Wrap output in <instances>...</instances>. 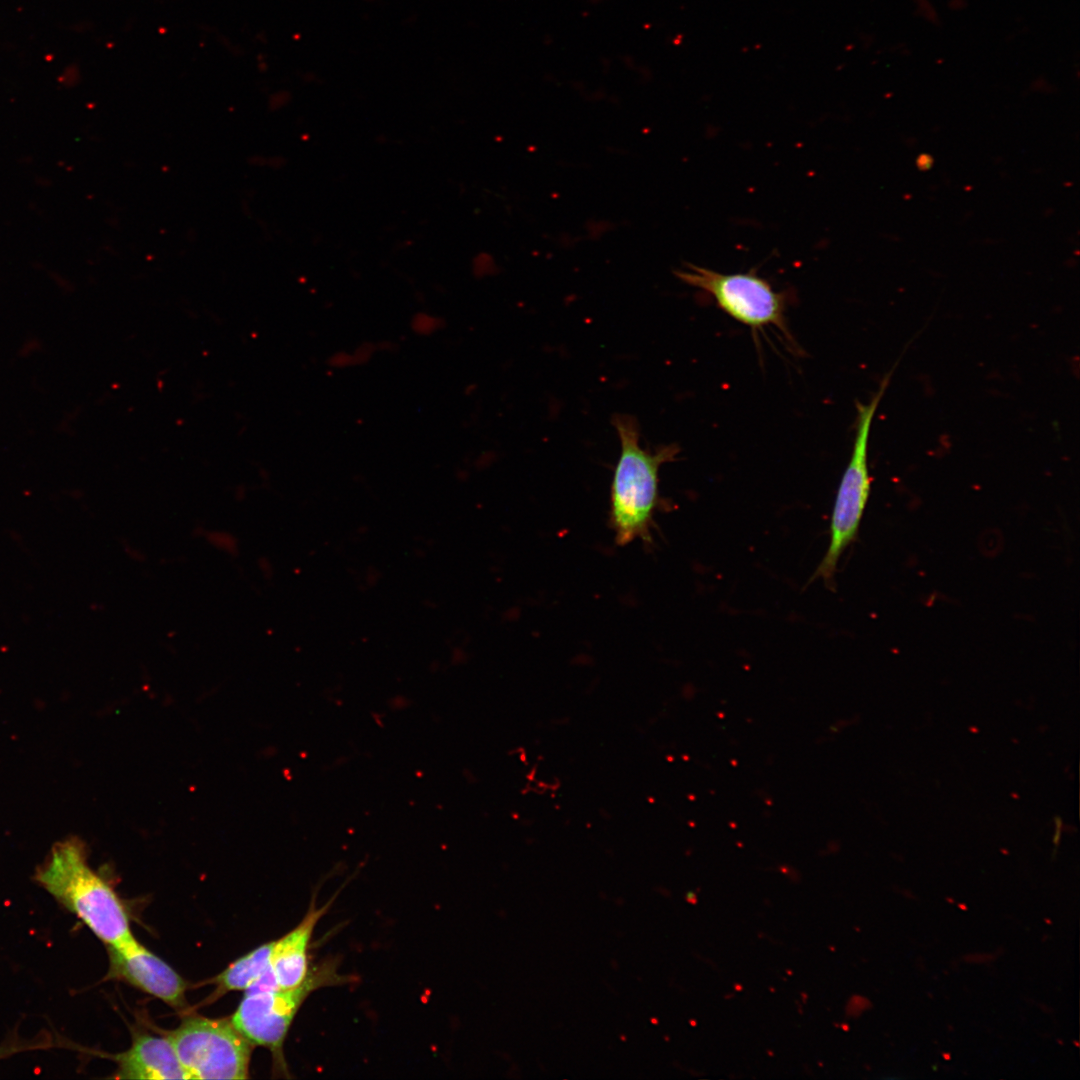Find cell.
I'll return each mask as SVG.
<instances>
[{
  "label": "cell",
  "instance_id": "cell-1",
  "mask_svg": "<svg viewBox=\"0 0 1080 1080\" xmlns=\"http://www.w3.org/2000/svg\"><path fill=\"white\" fill-rule=\"evenodd\" d=\"M35 879L107 946H118L134 938L123 902L89 866L79 840L57 842Z\"/></svg>",
  "mask_w": 1080,
  "mask_h": 1080
},
{
  "label": "cell",
  "instance_id": "cell-2",
  "mask_svg": "<svg viewBox=\"0 0 1080 1080\" xmlns=\"http://www.w3.org/2000/svg\"><path fill=\"white\" fill-rule=\"evenodd\" d=\"M621 452L610 493V524L618 546L641 539L652 542L651 529L658 507V473L662 464L676 460L680 448L664 445L654 452L640 445L638 420L628 414L612 417Z\"/></svg>",
  "mask_w": 1080,
  "mask_h": 1080
},
{
  "label": "cell",
  "instance_id": "cell-3",
  "mask_svg": "<svg viewBox=\"0 0 1080 1080\" xmlns=\"http://www.w3.org/2000/svg\"><path fill=\"white\" fill-rule=\"evenodd\" d=\"M886 375L867 403L857 402L856 433L851 457L836 494L830 523V542L811 580L822 579L832 589L837 565L845 549L856 539L870 495L868 441L872 420L889 384Z\"/></svg>",
  "mask_w": 1080,
  "mask_h": 1080
},
{
  "label": "cell",
  "instance_id": "cell-4",
  "mask_svg": "<svg viewBox=\"0 0 1080 1080\" xmlns=\"http://www.w3.org/2000/svg\"><path fill=\"white\" fill-rule=\"evenodd\" d=\"M189 1079H247L254 1044L231 1018L189 1015L167 1034Z\"/></svg>",
  "mask_w": 1080,
  "mask_h": 1080
},
{
  "label": "cell",
  "instance_id": "cell-5",
  "mask_svg": "<svg viewBox=\"0 0 1080 1080\" xmlns=\"http://www.w3.org/2000/svg\"><path fill=\"white\" fill-rule=\"evenodd\" d=\"M345 980L334 965L326 962L313 967L297 987L246 990L231 1020L254 1046L269 1049L279 1068L286 1072L283 1044L302 1003L316 989Z\"/></svg>",
  "mask_w": 1080,
  "mask_h": 1080
},
{
  "label": "cell",
  "instance_id": "cell-6",
  "mask_svg": "<svg viewBox=\"0 0 1080 1080\" xmlns=\"http://www.w3.org/2000/svg\"><path fill=\"white\" fill-rule=\"evenodd\" d=\"M684 283L713 297L717 306L736 321L756 329L775 326L789 337L785 321L786 296L755 272L724 274L687 264L675 272Z\"/></svg>",
  "mask_w": 1080,
  "mask_h": 1080
},
{
  "label": "cell",
  "instance_id": "cell-7",
  "mask_svg": "<svg viewBox=\"0 0 1080 1080\" xmlns=\"http://www.w3.org/2000/svg\"><path fill=\"white\" fill-rule=\"evenodd\" d=\"M108 977L123 981L178 1010L187 1006L186 981L135 937L118 946H107Z\"/></svg>",
  "mask_w": 1080,
  "mask_h": 1080
},
{
  "label": "cell",
  "instance_id": "cell-8",
  "mask_svg": "<svg viewBox=\"0 0 1080 1080\" xmlns=\"http://www.w3.org/2000/svg\"><path fill=\"white\" fill-rule=\"evenodd\" d=\"M114 1059L118 1079H189L167 1036L134 1033L130 1048Z\"/></svg>",
  "mask_w": 1080,
  "mask_h": 1080
},
{
  "label": "cell",
  "instance_id": "cell-9",
  "mask_svg": "<svg viewBox=\"0 0 1080 1080\" xmlns=\"http://www.w3.org/2000/svg\"><path fill=\"white\" fill-rule=\"evenodd\" d=\"M317 908L313 901L301 922L280 939L274 941L271 968L277 984L290 989L302 984L311 971L309 945L316 924L326 913L330 903Z\"/></svg>",
  "mask_w": 1080,
  "mask_h": 1080
},
{
  "label": "cell",
  "instance_id": "cell-10",
  "mask_svg": "<svg viewBox=\"0 0 1080 1080\" xmlns=\"http://www.w3.org/2000/svg\"><path fill=\"white\" fill-rule=\"evenodd\" d=\"M274 941L265 943L238 958L211 981L214 999L231 991H245L271 967Z\"/></svg>",
  "mask_w": 1080,
  "mask_h": 1080
},
{
  "label": "cell",
  "instance_id": "cell-11",
  "mask_svg": "<svg viewBox=\"0 0 1080 1080\" xmlns=\"http://www.w3.org/2000/svg\"><path fill=\"white\" fill-rule=\"evenodd\" d=\"M377 351H379L378 344L364 342L352 351L334 352L328 357L327 364L335 369L361 366L368 363Z\"/></svg>",
  "mask_w": 1080,
  "mask_h": 1080
},
{
  "label": "cell",
  "instance_id": "cell-12",
  "mask_svg": "<svg viewBox=\"0 0 1080 1080\" xmlns=\"http://www.w3.org/2000/svg\"><path fill=\"white\" fill-rule=\"evenodd\" d=\"M446 325L445 320L433 313L419 311L410 319V328L418 336H432L442 330Z\"/></svg>",
  "mask_w": 1080,
  "mask_h": 1080
},
{
  "label": "cell",
  "instance_id": "cell-13",
  "mask_svg": "<svg viewBox=\"0 0 1080 1080\" xmlns=\"http://www.w3.org/2000/svg\"><path fill=\"white\" fill-rule=\"evenodd\" d=\"M964 959L968 962L984 963L992 961L994 959V956L992 954H970L966 955Z\"/></svg>",
  "mask_w": 1080,
  "mask_h": 1080
},
{
  "label": "cell",
  "instance_id": "cell-14",
  "mask_svg": "<svg viewBox=\"0 0 1080 1080\" xmlns=\"http://www.w3.org/2000/svg\"><path fill=\"white\" fill-rule=\"evenodd\" d=\"M958 907H959L960 909L964 910V911H965V910H967V906H966L965 904H963V903H961V904H958Z\"/></svg>",
  "mask_w": 1080,
  "mask_h": 1080
},
{
  "label": "cell",
  "instance_id": "cell-15",
  "mask_svg": "<svg viewBox=\"0 0 1080 1080\" xmlns=\"http://www.w3.org/2000/svg\"><path fill=\"white\" fill-rule=\"evenodd\" d=\"M949 1056H950L949 1054H947V1053H943V1058H945V1059L949 1060V1059H950V1057H949Z\"/></svg>",
  "mask_w": 1080,
  "mask_h": 1080
},
{
  "label": "cell",
  "instance_id": "cell-16",
  "mask_svg": "<svg viewBox=\"0 0 1080 1080\" xmlns=\"http://www.w3.org/2000/svg\"><path fill=\"white\" fill-rule=\"evenodd\" d=\"M947 900H948V901H949L950 903H953V902H954V900H953V899H949V898H947Z\"/></svg>",
  "mask_w": 1080,
  "mask_h": 1080
}]
</instances>
